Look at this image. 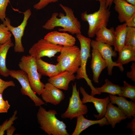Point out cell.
Here are the masks:
<instances>
[{
  "label": "cell",
  "instance_id": "obj_38",
  "mask_svg": "<svg viewBox=\"0 0 135 135\" xmlns=\"http://www.w3.org/2000/svg\"><path fill=\"white\" fill-rule=\"evenodd\" d=\"M16 130V128L14 126L12 125L6 130V135H13Z\"/></svg>",
  "mask_w": 135,
  "mask_h": 135
},
{
  "label": "cell",
  "instance_id": "obj_3",
  "mask_svg": "<svg viewBox=\"0 0 135 135\" xmlns=\"http://www.w3.org/2000/svg\"><path fill=\"white\" fill-rule=\"evenodd\" d=\"M96 0L100 2L98 10L90 14H88L86 11L81 14L82 20L88 23L87 34L91 38L94 37L96 32L102 26H107L110 15V9L106 6V0Z\"/></svg>",
  "mask_w": 135,
  "mask_h": 135
},
{
  "label": "cell",
  "instance_id": "obj_17",
  "mask_svg": "<svg viewBox=\"0 0 135 135\" xmlns=\"http://www.w3.org/2000/svg\"><path fill=\"white\" fill-rule=\"evenodd\" d=\"M90 67L93 73V80L96 83L99 82V78L103 70L107 67L106 61L98 51L92 48Z\"/></svg>",
  "mask_w": 135,
  "mask_h": 135
},
{
  "label": "cell",
  "instance_id": "obj_35",
  "mask_svg": "<svg viewBox=\"0 0 135 135\" xmlns=\"http://www.w3.org/2000/svg\"><path fill=\"white\" fill-rule=\"evenodd\" d=\"M131 70L126 73V76L132 81L135 82V63L132 62L131 66Z\"/></svg>",
  "mask_w": 135,
  "mask_h": 135
},
{
  "label": "cell",
  "instance_id": "obj_27",
  "mask_svg": "<svg viewBox=\"0 0 135 135\" xmlns=\"http://www.w3.org/2000/svg\"><path fill=\"white\" fill-rule=\"evenodd\" d=\"M123 86L121 87L122 96L130 99L135 102V86L129 84L125 81H123Z\"/></svg>",
  "mask_w": 135,
  "mask_h": 135
},
{
  "label": "cell",
  "instance_id": "obj_31",
  "mask_svg": "<svg viewBox=\"0 0 135 135\" xmlns=\"http://www.w3.org/2000/svg\"><path fill=\"white\" fill-rule=\"evenodd\" d=\"M10 0H0V19L3 22L6 18V9Z\"/></svg>",
  "mask_w": 135,
  "mask_h": 135
},
{
  "label": "cell",
  "instance_id": "obj_19",
  "mask_svg": "<svg viewBox=\"0 0 135 135\" xmlns=\"http://www.w3.org/2000/svg\"><path fill=\"white\" fill-rule=\"evenodd\" d=\"M104 117L108 124L114 128L116 124L126 119L127 117L118 107L114 106L110 102L108 104Z\"/></svg>",
  "mask_w": 135,
  "mask_h": 135
},
{
  "label": "cell",
  "instance_id": "obj_37",
  "mask_svg": "<svg viewBox=\"0 0 135 135\" xmlns=\"http://www.w3.org/2000/svg\"><path fill=\"white\" fill-rule=\"evenodd\" d=\"M127 26L135 27V13L126 22Z\"/></svg>",
  "mask_w": 135,
  "mask_h": 135
},
{
  "label": "cell",
  "instance_id": "obj_36",
  "mask_svg": "<svg viewBox=\"0 0 135 135\" xmlns=\"http://www.w3.org/2000/svg\"><path fill=\"white\" fill-rule=\"evenodd\" d=\"M126 128L131 130L132 135H135V117H134L131 121L128 124Z\"/></svg>",
  "mask_w": 135,
  "mask_h": 135
},
{
  "label": "cell",
  "instance_id": "obj_30",
  "mask_svg": "<svg viewBox=\"0 0 135 135\" xmlns=\"http://www.w3.org/2000/svg\"><path fill=\"white\" fill-rule=\"evenodd\" d=\"M17 112V111L16 110L9 120H6L2 124L0 125V135H4L5 131L12 125L14 124V121L17 119L18 117L16 116Z\"/></svg>",
  "mask_w": 135,
  "mask_h": 135
},
{
  "label": "cell",
  "instance_id": "obj_1",
  "mask_svg": "<svg viewBox=\"0 0 135 135\" xmlns=\"http://www.w3.org/2000/svg\"><path fill=\"white\" fill-rule=\"evenodd\" d=\"M59 6L66 13H53L50 18L42 26L44 29L48 30L54 29L55 27H61L58 30L67 32L72 34L81 33L80 22L75 17L72 9L68 7L60 4Z\"/></svg>",
  "mask_w": 135,
  "mask_h": 135
},
{
  "label": "cell",
  "instance_id": "obj_10",
  "mask_svg": "<svg viewBox=\"0 0 135 135\" xmlns=\"http://www.w3.org/2000/svg\"><path fill=\"white\" fill-rule=\"evenodd\" d=\"M23 13L24 14L23 20L21 24L17 27H14L11 24L10 20L8 18L6 17L3 22V24L7 26L14 36L15 40L14 50L16 52L21 53L24 52V49L22 43V39L28 20L32 14L31 10L29 9Z\"/></svg>",
  "mask_w": 135,
  "mask_h": 135
},
{
  "label": "cell",
  "instance_id": "obj_29",
  "mask_svg": "<svg viewBox=\"0 0 135 135\" xmlns=\"http://www.w3.org/2000/svg\"><path fill=\"white\" fill-rule=\"evenodd\" d=\"M12 34L4 24H0V44H4L10 40Z\"/></svg>",
  "mask_w": 135,
  "mask_h": 135
},
{
  "label": "cell",
  "instance_id": "obj_18",
  "mask_svg": "<svg viewBox=\"0 0 135 135\" xmlns=\"http://www.w3.org/2000/svg\"><path fill=\"white\" fill-rule=\"evenodd\" d=\"M76 79L74 74L68 71L60 72L56 75L48 79V82L60 89L67 90H68L70 82Z\"/></svg>",
  "mask_w": 135,
  "mask_h": 135
},
{
  "label": "cell",
  "instance_id": "obj_33",
  "mask_svg": "<svg viewBox=\"0 0 135 135\" xmlns=\"http://www.w3.org/2000/svg\"><path fill=\"white\" fill-rule=\"evenodd\" d=\"M58 0H40L39 2L33 6L34 8L40 10L44 8L48 4L57 2Z\"/></svg>",
  "mask_w": 135,
  "mask_h": 135
},
{
  "label": "cell",
  "instance_id": "obj_2",
  "mask_svg": "<svg viewBox=\"0 0 135 135\" xmlns=\"http://www.w3.org/2000/svg\"><path fill=\"white\" fill-rule=\"evenodd\" d=\"M55 110L47 111L39 106L36 114L37 121L40 128L48 135H69L66 124L58 119Z\"/></svg>",
  "mask_w": 135,
  "mask_h": 135
},
{
  "label": "cell",
  "instance_id": "obj_22",
  "mask_svg": "<svg viewBox=\"0 0 135 135\" xmlns=\"http://www.w3.org/2000/svg\"><path fill=\"white\" fill-rule=\"evenodd\" d=\"M96 40L113 46L114 44L115 33L113 27L108 29L106 27L103 26L96 32Z\"/></svg>",
  "mask_w": 135,
  "mask_h": 135
},
{
  "label": "cell",
  "instance_id": "obj_7",
  "mask_svg": "<svg viewBox=\"0 0 135 135\" xmlns=\"http://www.w3.org/2000/svg\"><path fill=\"white\" fill-rule=\"evenodd\" d=\"M88 112L87 106L82 103L77 90L76 83L72 84V93L70 98L68 106L65 112L61 115L63 118H68L70 120L80 115H85Z\"/></svg>",
  "mask_w": 135,
  "mask_h": 135
},
{
  "label": "cell",
  "instance_id": "obj_23",
  "mask_svg": "<svg viewBox=\"0 0 135 135\" xmlns=\"http://www.w3.org/2000/svg\"><path fill=\"white\" fill-rule=\"evenodd\" d=\"M127 26L126 23L118 25L115 30L114 50L119 52L125 46Z\"/></svg>",
  "mask_w": 135,
  "mask_h": 135
},
{
  "label": "cell",
  "instance_id": "obj_25",
  "mask_svg": "<svg viewBox=\"0 0 135 135\" xmlns=\"http://www.w3.org/2000/svg\"><path fill=\"white\" fill-rule=\"evenodd\" d=\"M119 52V56L116 62L122 65L135 61V50L131 47L125 46Z\"/></svg>",
  "mask_w": 135,
  "mask_h": 135
},
{
  "label": "cell",
  "instance_id": "obj_16",
  "mask_svg": "<svg viewBox=\"0 0 135 135\" xmlns=\"http://www.w3.org/2000/svg\"><path fill=\"white\" fill-rule=\"evenodd\" d=\"M114 8L118 14V18L121 23L126 22L135 13V5L125 0H113Z\"/></svg>",
  "mask_w": 135,
  "mask_h": 135
},
{
  "label": "cell",
  "instance_id": "obj_5",
  "mask_svg": "<svg viewBox=\"0 0 135 135\" xmlns=\"http://www.w3.org/2000/svg\"><path fill=\"white\" fill-rule=\"evenodd\" d=\"M18 66L20 70L27 74L31 87L38 95H41L45 84L40 80L42 76L37 70L35 59L30 55L23 56L20 60Z\"/></svg>",
  "mask_w": 135,
  "mask_h": 135
},
{
  "label": "cell",
  "instance_id": "obj_11",
  "mask_svg": "<svg viewBox=\"0 0 135 135\" xmlns=\"http://www.w3.org/2000/svg\"><path fill=\"white\" fill-rule=\"evenodd\" d=\"M91 46L92 48L97 50L102 58L105 60L107 64L108 74L111 76L112 74V70L114 67H118L120 70L123 72L124 68L123 65L114 62L112 58L116 57L117 55L116 51L114 50L111 46L107 44L97 41L91 40Z\"/></svg>",
  "mask_w": 135,
  "mask_h": 135
},
{
  "label": "cell",
  "instance_id": "obj_39",
  "mask_svg": "<svg viewBox=\"0 0 135 135\" xmlns=\"http://www.w3.org/2000/svg\"><path fill=\"white\" fill-rule=\"evenodd\" d=\"M113 0H106V6L109 9L112 6Z\"/></svg>",
  "mask_w": 135,
  "mask_h": 135
},
{
  "label": "cell",
  "instance_id": "obj_24",
  "mask_svg": "<svg viewBox=\"0 0 135 135\" xmlns=\"http://www.w3.org/2000/svg\"><path fill=\"white\" fill-rule=\"evenodd\" d=\"M14 45L11 39L4 44H0V74L4 77L9 76L10 70L6 64L7 53L10 48Z\"/></svg>",
  "mask_w": 135,
  "mask_h": 135
},
{
  "label": "cell",
  "instance_id": "obj_15",
  "mask_svg": "<svg viewBox=\"0 0 135 135\" xmlns=\"http://www.w3.org/2000/svg\"><path fill=\"white\" fill-rule=\"evenodd\" d=\"M110 102L116 104L119 108L125 115L128 118L135 117V103L132 101H128L122 96H117L109 94Z\"/></svg>",
  "mask_w": 135,
  "mask_h": 135
},
{
  "label": "cell",
  "instance_id": "obj_4",
  "mask_svg": "<svg viewBox=\"0 0 135 135\" xmlns=\"http://www.w3.org/2000/svg\"><path fill=\"white\" fill-rule=\"evenodd\" d=\"M57 57L56 64L60 72L68 71L74 74L81 64L80 50L77 46H63Z\"/></svg>",
  "mask_w": 135,
  "mask_h": 135
},
{
  "label": "cell",
  "instance_id": "obj_21",
  "mask_svg": "<svg viewBox=\"0 0 135 135\" xmlns=\"http://www.w3.org/2000/svg\"><path fill=\"white\" fill-rule=\"evenodd\" d=\"M36 62L38 71L41 76H46L50 78L60 72L57 64H49L43 61L41 58L36 59Z\"/></svg>",
  "mask_w": 135,
  "mask_h": 135
},
{
  "label": "cell",
  "instance_id": "obj_9",
  "mask_svg": "<svg viewBox=\"0 0 135 135\" xmlns=\"http://www.w3.org/2000/svg\"><path fill=\"white\" fill-rule=\"evenodd\" d=\"M63 46L53 44L42 38L34 44L28 51L29 55L36 59L47 56L49 58L60 52Z\"/></svg>",
  "mask_w": 135,
  "mask_h": 135
},
{
  "label": "cell",
  "instance_id": "obj_28",
  "mask_svg": "<svg viewBox=\"0 0 135 135\" xmlns=\"http://www.w3.org/2000/svg\"><path fill=\"white\" fill-rule=\"evenodd\" d=\"M125 46L135 50V27L127 26Z\"/></svg>",
  "mask_w": 135,
  "mask_h": 135
},
{
  "label": "cell",
  "instance_id": "obj_8",
  "mask_svg": "<svg viewBox=\"0 0 135 135\" xmlns=\"http://www.w3.org/2000/svg\"><path fill=\"white\" fill-rule=\"evenodd\" d=\"M9 76L17 80L21 86L20 92L22 94L28 96L34 102L35 105L39 106L45 103L38 97L32 89L27 74L21 70H10Z\"/></svg>",
  "mask_w": 135,
  "mask_h": 135
},
{
  "label": "cell",
  "instance_id": "obj_12",
  "mask_svg": "<svg viewBox=\"0 0 135 135\" xmlns=\"http://www.w3.org/2000/svg\"><path fill=\"white\" fill-rule=\"evenodd\" d=\"M80 90L83 96L81 100L82 104H84L90 102L94 104L98 113V115L94 114V116L96 118L97 120L101 119L104 117L107 106L110 102L109 96H108L103 99L96 98L94 96L89 94L82 86L80 87Z\"/></svg>",
  "mask_w": 135,
  "mask_h": 135
},
{
  "label": "cell",
  "instance_id": "obj_32",
  "mask_svg": "<svg viewBox=\"0 0 135 135\" xmlns=\"http://www.w3.org/2000/svg\"><path fill=\"white\" fill-rule=\"evenodd\" d=\"M3 93L0 92V113H7L10 105L7 100H4L3 99Z\"/></svg>",
  "mask_w": 135,
  "mask_h": 135
},
{
  "label": "cell",
  "instance_id": "obj_14",
  "mask_svg": "<svg viewBox=\"0 0 135 135\" xmlns=\"http://www.w3.org/2000/svg\"><path fill=\"white\" fill-rule=\"evenodd\" d=\"M44 38L53 44L62 46H73L76 42L75 38L72 35L55 31L47 34Z\"/></svg>",
  "mask_w": 135,
  "mask_h": 135
},
{
  "label": "cell",
  "instance_id": "obj_13",
  "mask_svg": "<svg viewBox=\"0 0 135 135\" xmlns=\"http://www.w3.org/2000/svg\"><path fill=\"white\" fill-rule=\"evenodd\" d=\"M41 95L43 100L46 103L55 105L59 104L65 98L62 90L48 82L45 84Z\"/></svg>",
  "mask_w": 135,
  "mask_h": 135
},
{
  "label": "cell",
  "instance_id": "obj_26",
  "mask_svg": "<svg viewBox=\"0 0 135 135\" xmlns=\"http://www.w3.org/2000/svg\"><path fill=\"white\" fill-rule=\"evenodd\" d=\"M104 81V84L101 87H95L98 92L100 94L102 92L107 93L112 95L117 94L122 96L121 87L113 84L108 78L106 79Z\"/></svg>",
  "mask_w": 135,
  "mask_h": 135
},
{
  "label": "cell",
  "instance_id": "obj_6",
  "mask_svg": "<svg viewBox=\"0 0 135 135\" xmlns=\"http://www.w3.org/2000/svg\"><path fill=\"white\" fill-rule=\"evenodd\" d=\"M76 37L79 41L80 44L81 64L76 73V79L80 80L84 79L86 82L88 84L91 90L90 95L94 96L100 94L98 92L93 86L87 74L86 66L88 59L90 57V44L91 40L89 38L86 37L81 33L76 34Z\"/></svg>",
  "mask_w": 135,
  "mask_h": 135
},
{
  "label": "cell",
  "instance_id": "obj_40",
  "mask_svg": "<svg viewBox=\"0 0 135 135\" xmlns=\"http://www.w3.org/2000/svg\"><path fill=\"white\" fill-rule=\"evenodd\" d=\"M128 3L134 5H135V0H125Z\"/></svg>",
  "mask_w": 135,
  "mask_h": 135
},
{
  "label": "cell",
  "instance_id": "obj_34",
  "mask_svg": "<svg viewBox=\"0 0 135 135\" xmlns=\"http://www.w3.org/2000/svg\"><path fill=\"white\" fill-rule=\"evenodd\" d=\"M15 86V84L13 81H5L0 78V92H3L4 90L9 87Z\"/></svg>",
  "mask_w": 135,
  "mask_h": 135
},
{
  "label": "cell",
  "instance_id": "obj_20",
  "mask_svg": "<svg viewBox=\"0 0 135 135\" xmlns=\"http://www.w3.org/2000/svg\"><path fill=\"white\" fill-rule=\"evenodd\" d=\"M76 118L77 120L76 126L72 135H79L83 130L94 124H98L100 126L108 125L104 117L97 120L87 119L84 117L83 115H80Z\"/></svg>",
  "mask_w": 135,
  "mask_h": 135
}]
</instances>
